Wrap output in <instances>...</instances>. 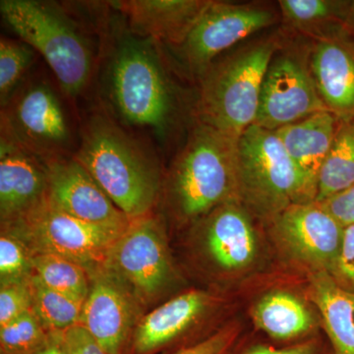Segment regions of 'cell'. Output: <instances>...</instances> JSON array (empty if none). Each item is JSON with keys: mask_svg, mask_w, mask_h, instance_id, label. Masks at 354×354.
I'll return each mask as SVG.
<instances>
[{"mask_svg": "<svg viewBox=\"0 0 354 354\" xmlns=\"http://www.w3.org/2000/svg\"><path fill=\"white\" fill-rule=\"evenodd\" d=\"M73 158L130 220L151 214L160 190L157 162L106 114L88 118Z\"/></svg>", "mask_w": 354, "mask_h": 354, "instance_id": "6da1fadb", "label": "cell"}, {"mask_svg": "<svg viewBox=\"0 0 354 354\" xmlns=\"http://www.w3.org/2000/svg\"><path fill=\"white\" fill-rule=\"evenodd\" d=\"M237 141L200 121L193 128L167 178L169 203L179 218L201 220L239 200Z\"/></svg>", "mask_w": 354, "mask_h": 354, "instance_id": "7a4b0ae2", "label": "cell"}, {"mask_svg": "<svg viewBox=\"0 0 354 354\" xmlns=\"http://www.w3.org/2000/svg\"><path fill=\"white\" fill-rule=\"evenodd\" d=\"M156 44L131 32L118 39L109 64V95L127 124L164 135L174 118V97Z\"/></svg>", "mask_w": 354, "mask_h": 354, "instance_id": "3957f363", "label": "cell"}, {"mask_svg": "<svg viewBox=\"0 0 354 354\" xmlns=\"http://www.w3.org/2000/svg\"><path fill=\"white\" fill-rule=\"evenodd\" d=\"M0 13L21 41L44 57L65 94L75 97L85 90L94 69V53L83 30L59 4L1 0Z\"/></svg>", "mask_w": 354, "mask_h": 354, "instance_id": "277c9868", "label": "cell"}, {"mask_svg": "<svg viewBox=\"0 0 354 354\" xmlns=\"http://www.w3.org/2000/svg\"><path fill=\"white\" fill-rule=\"evenodd\" d=\"M277 50L274 39H265L214 62L200 76V122L239 139L255 123L263 81Z\"/></svg>", "mask_w": 354, "mask_h": 354, "instance_id": "5b68a950", "label": "cell"}, {"mask_svg": "<svg viewBox=\"0 0 354 354\" xmlns=\"http://www.w3.org/2000/svg\"><path fill=\"white\" fill-rule=\"evenodd\" d=\"M239 202L251 214L272 221L293 204L305 203L299 174L278 135L251 125L237 141Z\"/></svg>", "mask_w": 354, "mask_h": 354, "instance_id": "8992f818", "label": "cell"}, {"mask_svg": "<svg viewBox=\"0 0 354 354\" xmlns=\"http://www.w3.org/2000/svg\"><path fill=\"white\" fill-rule=\"evenodd\" d=\"M2 230L19 237L32 253L62 256L88 272L106 264L109 250L124 232L79 220L46 198L19 220L3 223Z\"/></svg>", "mask_w": 354, "mask_h": 354, "instance_id": "52a82bcc", "label": "cell"}, {"mask_svg": "<svg viewBox=\"0 0 354 354\" xmlns=\"http://www.w3.org/2000/svg\"><path fill=\"white\" fill-rule=\"evenodd\" d=\"M1 139L44 162L68 157L71 131L64 106L48 83L32 82L16 91L1 108Z\"/></svg>", "mask_w": 354, "mask_h": 354, "instance_id": "ba28073f", "label": "cell"}, {"mask_svg": "<svg viewBox=\"0 0 354 354\" xmlns=\"http://www.w3.org/2000/svg\"><path fill=\"white\" fill-rule=\"evenodd\" d=\"M104 265L143 305L158 299L176 281L164 227L152 214L131 221L111 247Z\"/></svg>", "mask_w": 354, "mask_h": 354, "instance_id": "9c48e42d", "label": "cell"}, {"mask_svg": "<svg viewBox=\"0 0 354 354\" xmlns=\"http://www.w3.org/2000/svg\"><path fill=\"white\" fill-rule=\"evenodd\" d=\"M276 21V14L265 6L211 1L177 48L188 69L201 76L221 53Z\"/></svg>", "mask_w": 354, "mask_h": 354, "instance_id": "30bf717a", "label": "cell"}, {"mask_svg": "<svg viewBox=\"0 0 354 354\" xmlns=\"http://www.w3.org/2000/svg\"><path fill=\"white\" fill-rule=\"evenodd\" d=\"M272 223L283 251L312 272L329 274L341 252L344 227L316 202L293 204Z\"/></svg>", "mask_w": 354, "mask_h": 354, "instance_id": "8fae6325", "label": "cell"}, {"mask_svg": "<svg viewBox=\"0 0 354 354\" xmlns=\"http://www.w3.org/2000/svg\"><path fill=\"white\" fill-rule=\"evenodd\" d=\"M323 111L328 109L307 62L288 53L274 55L263 81L254 125L276 131Z\"/></svg>", "mask_w": 354, "mask_h": 354, "instance_id": "7c38bea8", "label": "cell"}, {"mask_svg": "<svg viewBox=\"0 0 354 354\" xmlns=\"http://www.w3.org/2000/svg\"><path fill=\"white\" fill-rule=\"evenodd\" d=\"M90 290L79 325L108 354H121L138 320V301L129 286L106 265L88 272Z\"/></svg>", "mask_w": 354, "mask_h": 354, "instance_id": "4fadbf2b", "label": "cell"}, {"mask_svg": "<svg viewBox=\"0 0 354 354\" xmlns=\"http://www.w3.org/2000/svg\"><path fill=\"white\" fill-rule=\"evenodd\" d=\"M46 198L53 206L87 223L127 230L131 220L113 204L75 158H57L46 164Z\"/></svg>", "mask_w": 354, "mask_h": 354, "instance_id": "5bb4252c", "label": "cell"}, {"mask_svg": "<svg viewBox=\"0 0 354 354\" xmlns=\"http://www.w3.org/2000/svg\"><path fill=\"white\" fill-rule=\"evenodd\" d=\"M202 218L205 252L216 269L236 274L255 264L259 239L251 214L239 200L221 205Z\"/></svg>", "mask_w": 354, "mask_h": 354, "instance_id": "9a60e30c", "label": "cell"}, {"mask_svg": "<svg viewBox=\"0 0 354 354\" xmlns=\"http://www.w3.org/2000/svg\"><path fill=\"white\" fill-rule=\"evenodd\" d=\"M310 73L326 108L341 122L354 121V41L346 32L317 39Z\"/></svg>", "mask_w": 354, "mask_h": 354, "instance_id": "2e32d148", "label": "cell"}, {"mask_svg": "<svg viewBox=\"0 0 354 354\" xmlns=\"http://www.w3.org/2000/svg\"><path fill=\"white\" fill-rule=\"evenodd\" d=\"M211 1L118 0L108 4L124 15L133 34L177 48L187 38Z\"/></svg>", "mask_w": 354, "mask_h": 354, "instance_id": "e0dca14e", "label": "cell"}, {"mask_svg": "<svg viewBox=\"0 0 354 354\" xmlns=\"http://www.w3.org/2000/svg\"><path fill=\"white\" fill-rule=\"evenodd\" d=\"M339 123L334 113L323 111L274 131L299 174L305 203L315 202L319 176Z\"/></svg>", "mask_w": 354, "mask_h": 354, "instance_id": "ac0fdd59", "label": "cell"}, {"mask_svg": "<svg viewBox=\"0 0 354 354\" xmlns=\"http://www.w3.org/2000/svg\"><path fill=\"white\" fill-rule=\"evenodd\" d=\"M48 174L41 160L0 139L1 223L19 220L46 196Z\"/></svg>", "mask_w": 354, "mask_h": 354, "instance_id": "d6986e66", "label": "cell"}, {"mask_svg": "<svg viewBox=\"0 0 354 354\" xmlns=\"http://www.w3.org/2000/svg\"><path fill=\"white\" fill-rule=\"evenodd\" d=\"M211 305L202 290H189L160 305L138 321L132 335L135 354H152L192 327Z\"/></svg>", "mask_w": 354, "mask_h": 354, "instance_id": "ffe728a7", "label": "cell"}, {"mask_svg": "<svg viewBox=\"0 0 354 354\" xmlns=\"http://www.w3.org/2000/svg\"><path fill=\"white\" fill-rule=\"evenodd\" d=\"M310 297L316 305L330 346V354H354V295L342 290L328 272H312Z\"/></svg>", "mask_w": 354, "mask_h": 354, "instance_id": "44dd1931", "label": "cell"}, {"mask_svg": "<svg viewBox=\"0 0 354 354\" xmlns=\"http://www.w3.org/2000/svg\"><path fill=\"white\" fill-rule=\"evenodd\" d=\"M256 327L277 341H291L308 334L315 319L307 305L286 291L264 295L252 309Z\"/></svg>", "mask_w": 354, "mask_h": 354, "instance_id": "7402d4cb", "label": "cell"}, {"mask_svg": "<svg viewBox=\"0 0 354 354\" xmlns=\"http://www.w3.org/2000/svg\"><path fill=\"white\" fill-rule=\"evenodd\" d=\"M351 0H281L279 1L283 23L315 37L328 38L344 32V18Z\"/></svg>", "mask_w": 354, "mask_h": 354, "instance_id": "603a6c76", "label": "cell"}, {"mask_svg": "<svg viewBox=\"0 0 354 354\" xmlns=\"http://www.w3.org/2000/svg\"><path fill=\"white\" fill-rule=\"evenodd\" d=\"M354 185V121L341 122L319 176L315 202Z\"/></svg>", "mask_w": 354, "mask_h": 354, "instance_id": "cb8c5ba5", "label": "cell"}, {"mask_svg": "<svg viewBox=\"0 0 354 354\" xmlns=\"http://www.w3.org/2000/svg\"><path fill=\"white\" fill-rule=\"evenodd\" d=\"M32 274L44 286L85 302L90 290V276L83 266L62 256L32 253Z\"/></svg>", "mask_w": 354, "mask_h": 354, "instance_id": "d4e9b609", "label": "cell"}, {"mask_svg": "<svg viewBox=\"0 0 354 354\" xmlns=\"http://www.w3.org/2000/svg\"><path fill=\"white\" fill-rule=\"evenodd\" d=\"M31 286L32 311L48 332H64L78 325L84 302L51 290L34 274Z\"/></svg>", "mask_w": 354, "mask_h": 354, "instance_id": "484cf974", "label": "cell"}, {"mask_svg": "<svg viewBox=\"0 0 354 354\" xmlns=\"http://www.w3.org/2000/svg\"><path fill=\"white\" fill-rule=\"evenodd\" d=\"M50 341L51 333L32 310L0 326L1 354H35L46 348Z\"/></svg>", "mask_w": 354, "mask_h": 354, "instance_id": "4316f807", "label": "cell"}, {"mask_svg": "<svg viewBox=\"0 0 354 354\" xmlns=\"http://www.w3.org/2000/svg\"><path fill=\"white\" fill-rule=\"evenodd\" d=\"M35 50L23 41L0 39V102L6 106L20 88V82L34 62Z\"/></svg>", "mask_w": 354, "mask_h": 354, "instance_id": "83f0119b", "label": "cell"}, {"mask_svg": "<svg viewBox=\"0 0 354 354\" xmlns=\"http://www.w3.org/2000/svg\"><path fill=\"white\" fill-rule=\"evenodd\" d=\"M32 252L19 237L2 230L0 237V283H20L32 278Z\"/></svg>", "mask_w": 354, "mask_h": 354, "instance_id": "f1b7e54d", "label": "cell"}, {"mask_svg": "<svg viewBox=\"0 0 354 354\" xmlns=\"http://www.w3.org/2000/svg\"><path fill=\"white\" fill-rule=\"evenodd\" d=\"M32 310L31 279L0 288V326Z\"/></svg>", "mask_w": 354, "mask_h": 354, "instance_id": "f546056e", "label": "cell"}, {"mask_svg": "<svg viewBox=\"0 0 354 354\" xmlns=\"http://www.w3.org/2000/svg\"><path fill=\"white\" fill-rule=\"evenodd\" d=\"M239 333L241 328L235 324H230L207 339L171 354H232Z\"/></svg>", "mask_w": 354, "mask_h": 354, "instance_id": "4dcf8cb0", "label": "cell"}, {"mask_svg": "<svg viewBox=\"0 0 354 354\" xmlns=\"http://www.w3.org/2000/svg\"><path fill=\"white\" fill-rule=\"evenodd\" d=\"M329 274L342 290L354 295V225L344 227L341 252Z\"/></svg>", "mask_w": 354, "mask_h": 354, "instance_id": "1f68e13d", "label": "cell"}, {"mask_svg": "<svg viewBox=\"0 0 354 354\" xmlns=\"http://www.w3.org/2000/svg\"><path fill=\"white\" fill-rule=\"evenodd\" d=\"M317 203V202H316ZM342 227L354 225V185L318 203Z\"/></svg>", "mask_w": 354, "mask_h": 354, "instance_id": "d6a6232c", "label": "cell"}, {"mask_svg": "<svg viewBox=\"0 0 354 354\" xmlns=\"http://www.w3.org/2000/svg\"><path fill=\"white\" fill-rule=\"evenodd\" d=\"M69 354H108L85 328L76 325L60 332Z\"/></svg>", "mask_w": 354, "mask_h": 354, "instance_id": "836d02e7", "label": "cell"}, {"mask_svg": "<svg viewBox=\"0 0 354 354\" xmlns=\"http://www.w3.org/2000/svg\"><path fill=\"white\" fill-rule=\"evenodd\" d=\"M242 354H324L322 346L315 339H308L300 344L286 348H274V346H252Z\"/></svg>", "mask_w": 354, "mask_h": 354, "instance_id": "e575fe53", "label": "cell"}, {"mask_svg": "<svg viewBox=\"0 0 354 354\" xmlns=\"http://www.w3.org/2000/svg\"><path fill=\"white\" fill-rule=\"evenodd\" d=\"M35 354H69L65 348L60 333H51L50 344L43 351Z\"/></svg>", "mask_w": 354, "mask_h": 354, "instance_id": "d590c367", "label": "cell"}, {"mask_svg": "<svg viewBox=\"0 0 354 354\" xmlns=\"http://www.w3.org/2000/svg\"><path fill=\"white\" fill-rule=\"evenodd\" d=\"M344 31L351 38H354V0L349 2L348 12H346V18H344Z\"/></svg>", "mask_w": 354, "mask_h": 354, "instance_id": "8d00e7d4", "label": "cell"}]
</instances>
